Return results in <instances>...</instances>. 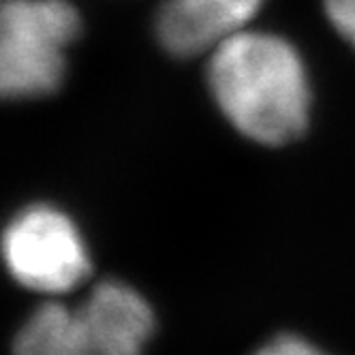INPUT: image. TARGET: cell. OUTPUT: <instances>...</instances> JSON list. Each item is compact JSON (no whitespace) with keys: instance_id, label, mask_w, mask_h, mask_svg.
<instances>
[{"instance_id":"7","label":"cell","mask_w":355,"mask_h":355,"mask_svg":"<svg viewBox=\"0 0 355 355\" xmlns=\"http://www.w3.org/2000/svg\"><path fill=\"white\" fill-rule=\"evenodd\" d=\"M332 26L355 47V0H323Z\"/></svg>"},{"instance_id":"2","label":"cell","mask_w":355,"mask_h":355,"mask_svg":"<svg viewBox=\"0 0 355 355\" xmlns=\"http://www.w3.org/2000/svg\"><path fill=\"white\" fill-rule=\"evenodd\" d=\"M80 33L82 17L69 0H0V98L56 92Z\"/></svg>"},{"instance_id":"4","label":"cell","mask_w":355,"mask_h":355,"mask_svg":"<svg viewBox=\"0 0 355 355\" xmlns=\"http://www.w3.org/2000/svg\"><path fill=\"white\" fill-rule=\"evenodd\" d=\"M75 313L90 355H144L155 332V315L148 302L129 285L116 281L94 287Z\"/></svg>"},{"instance_id":"8","label":"cell","mask_w":355,"mask_h":355,"mask_svg":"<svg viewBox=\"0 0 355 355\" xmlns=\"http://www.w3.org/2000/svg\"><path fill=\"white\" fill-rule=\"evenodd\" d=\"M257 355H325L306 340L295 336H281L257 351Z\"/></svg>"},{"instance_id":"6","label":"cell","mask_w":355,"mask_h":355,"mask_svg":"<svg viewBox=\"0 0 355 355\" xmlns=\"http://www.w3.org/2000/svg\"><path fill=\"white\" fill-rule=\"evenodd\" d=\"M13 355H90L78 313L49 302L24 323Z\"/></svg>"},{"instance_id":"1","label":"cell","mask_w":355,"mask_h":355,"mask_svg":"<svg viewBox=\"0 0 355 355\" xmlns=\"http://www.w3.org/2000/svg\"><path fill=\"white\" fill-rule=\"evenodd\" d=\"M208 84L223 116L252 141L281 146L306 129L309 73L283 37L246 28L227 37L212 49Z\"/></svg>"},{"instance_id":"3","label":"cell","mask_w":355,"mask_h":355,"mask_svg":"<svg viewBox=\"0 0 355 355\" xmlns=\"http://www.w3.org/2000/svg\"><path fill=\"white\" fill-rule=\"evenodd\" d=\"M3 257L19 285L43 293H64L90 272L80 230L64 212L45 204L21 210L7 225Z\"/></svg>"},{"instance_id":"5","label":"cell","mask_w":355,"mask_h":355,"mask_svg":"<svg viewBox=\"0 0 355 355\" xmlns=\"http://www.w3.org/2000/svg\"><path fill=\"white\" fill-rule=\"evenodd\" d=\"M263 0H165L157 17L161 45L173 56L212 49L257 15Z\"/></svg>"}]
</instances>
